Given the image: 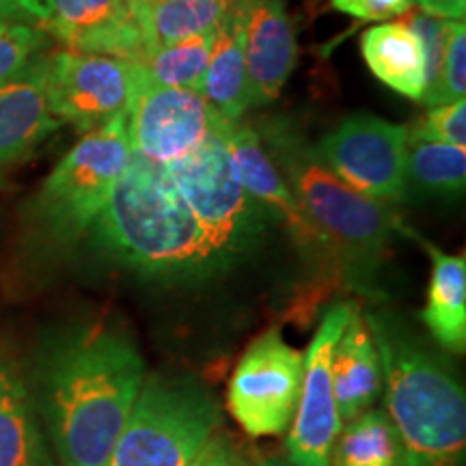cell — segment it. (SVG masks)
<instances>
[{
  "label": "cell",
  "instance_id": "obj_2",
  "mask_svg": "<svg viewBox=\"0 0 466 466\" xmlns=\"http://www.w3.org/2000/svg\"><path fill=\"white\" fill-rule=\"evenodd\" d=\"M89 236L110 261L160 283H197L231 264L209 242L160 162L130 156Z\"/></svg>",
  "mask_w": 466,
  "mask_h": 466
},
{
  "label": "cell",
  "instance_id": "obj_1",
  "mask_svg": "<svg viewBox=\"0 0 466 466\" xmlns=\"http://www.w3.org/2000/svg\"><path fill=\"white\" fill-rule=\"evenodd\" d=\"M145 380L137 343L116 326L80 330L52 350L35 400L58 466H106Z\"/></svg>",
  "mask_w": 466,
  "mask_h": 466
},
{
  "label": "cell",
  "instance_id": "obj_12",
  "mask_svg": "<svg viewBox=\"0 0 466 466\" xmlns=\"http://www.w3.org/2000/svg\"><path fill=\"white\" fill-rule=\"evenodd\" d=\"M229 147L244 188L266 209L270 220H277L285 227L302 259L313 270H318L319 277H333L341 281L333 248H330L324 233L302 212L296 197L291 195L288 182L268 156L259 132L242 124V121H231Z\"/></svg>",
  "mask_w": 466,
  "mask_h": 466
},
{
  "label": "cell",
  "instance_id": "obj_30",
  "mask_svg": "<svg viewBox=\"0 0 466 466\" xmlns=\"http://www.w3.org/2000/svg\"><path fill=\"white\" fill-rule=\"evenodd\" d=\"M330 5L341 14L363 22H382L412 9V0H330Z\"/></svg>",
  "mask_w": 466,
  "mask_h": 466
},
{
  "label": "cell",
  "instance_id": "obj_9",
  "mask_svg": "<svg viewBox=\"0 0 466 466\" xmlns=\"http://www.w3.org/2000/svg\"><path fill=\"white\" fill-rule=\"evenodd\" d=\"M305 354L283 339L281 330L261 333L238 360L227 404L248 436L288 432L299 408Z\"/></svg>",
  "mask_w": 466,
  "mask_h": 466
},
{
  "label": "cell",
  "instance_id": "obj_33",
  "mask_svg": "<svg viewBox=\"0 0 466 466\" xmlns=\"http://www.w3.org/2000/svg\"><path fill=\"white\" fill-rule=\"evenodd\" d=\"M425 14H432L436 17H445V0H417Z\"/></svg>",
  "mask_w": 466,
  "mask_h": 466
},
{
  "label": "cell",
  "instance_id": "obj_8",
  "mask_svg": "<svg viewBox=\"0 0 466 466\" xmlns=\"http://www.w3.org/2000/svg\"><path fill=\"white\" fill-rule=\"evenodd\" d=\"M147 86L145 67L126 58L61 50L46 63L50 113L80 132L130 113Z\"/></svg>",
  "mask_w": 466,
  "mask_h": 466
},
{
  "label": "cell",
  "instance_id": "obj_4",
  "mask_svg": "<svg viewBox=\"0 0 466 466\" xmlns=\"http://www.w3.org/2000/svg\"><path fill=\"white\" fill-rule=\"evenodd\" d=\"M264 138L272 151L268 156L288 182L291 195L333 248L341 281L370 294L401 220L389 206L341 182L318 158L316 149L307 147L299 134L285 130V126L270 127Z\"/></svg>",
  "mask_w": 466,
  "mask_h": 466
},
{
  "label": "cell",
  "instance_id": "obj_29",
  "mask_svg": "<svg viewBox=\"0 0 466 466\" xmlns=\"http://www.w3.org/2000/svg\"><path fill=\"white\" fill-rule=\"evenodd\" d=\"M451 20H441L432 14H425V11H408V22L404 25L410 28L412 33L421 39L423 52H425V63H428V89L425 96L434 89L439 83L442 58H445V44H447V31H450ZM425 100V97H423Z\"/></svg>",
  "mask_w": 466,
  "mask_h": 466
},
{
  "label": "cell",
  "instance_id": "obj_36",
  "mask_svg": "<svg viewBox=\"0 0 466 466\" xmlns=\"http://www.w3.org/2000/svg\"><path fill=\"white\" fill-rule=\"evenodd\" d=\"M130 7H143V5H154V3H160V0H126Z\"/></svg>",
  "mask_w": 466,
  "mask_h": 466
},
{
  "label": "cell",
  "instance_id": "obj_6",
  "mask_svg": "<svg viewBox=\"0 0 466 466\" xmlns=\"http://www.w3.org/2000/svg\"><path fill=\"white\" fill-rule=\"evenodd\" d=\"M220 425V406L199 380L145 376L106 466H190Z\"/></svg>",
  "mask_w": 466,
  "mask_h": 466
},
{
  "label": "cell",
  "instance_id": "obj_32",
  "mask_svg": "<svg viewBox=\"0 0 466 466\" xmlns=\"http://www.w3.org/2000/svg\"><path fill=\"white\" fill-rule=\"evenodd\" d=\"M22 17H31L37 25H46L52 14V0H9Z\"/></svg>",
  "mask_w": 466,
  "mask_h": 466
},
{
  "label": "cell",
  "instance_id": "obj_13",
  "mask_svg": "<svg viewBox=\"0 0 466 466\" xmlns=\"http://www.w3.org/2000/svg\"><path fill=\"white\" fill-rule=\"evenodd\" d=\"M214 108L203 93L171 86H147L130 110L134 154L168 165L203 141Z\"/></svg>",
  "mask_w": 466,
  "mask_h": 466
},
{
  "label": "cell",
  "instance_id": "obj_23",
  "mask_svg": "<svg viewBox=\"0 0 466 466\" xmlns=\"http://www.w3.org/2000/svg\"><path fill=\"white\" fill-rule=\"evenodd\" d=\"M329 466H410V462L387 412L370 408L341 425Z\"/></svg>",
  "mask_w": 466,
  "mask_h": 466
},
{
  "label": "cell",
  "instance_id": "obj_16",
  "mask_svg": "<svg viewBox=\"0 0 466 466\" xmlns=\"http://www.w3.org/2000/svg\"><path fill=\"white\" fill-rule=\"evenodd\" d=\"M46 63L39 56L20 76L0 86V173L26 158L61 121L50 113Z\"/></svg>",
  "mask_w": 466,
  "mask_h": 466
},
{
  "label": "cell",
  "instance_id": "obj_7",
  "mask_svg": "<svg viewBox=\"0 0 466 466\" xmlns=\"http://www.w3.org/2000/svg\"><path fill=\"white\" fill-rule=\"evenodd\" d=\"M130 156V113L85 132L35 199V218L46 236L61 244L86 236Z\"/></svg>",
  "mask_w": 466,
  "mask_h": 466
},
{
  "label": "cell",
  "instance_id": "obj_17",
  "mask_svg": "<svg viewBox=\"0 0 466 466\" xmlns=\"http://www.w3.org/2000/svg\"><path fill=\"white\" fill-rule=\"evenodd\" d=\"M330 376L341 423L370 410L382 391V367L374 335L354 305L330 357Z\"/></svg>",
  "mask_w": 466,
  "mask_h": 466
},
{
  "label": "cell",
  "instance_id": "obj_24",
  "mask_svg": "<svg viewBox=\"0 0 466 466\" xmlns=\"http://www.w3.org/2000/svg\"><path fill=\"white\" fill-rule=\"evenodd\" d=\"M466 151L442 143L408 138L406 199L453 201L464 195Z\"/></svg>",
  "mask_w": 466,
  "mask_h": 466
},
{
  "label": "cell",
  "instance_id": "obj_35",
  "mask_svg": "<svg viewBox=\"0 0 466 466\" xmlns=\"http://www.w3.org/2000/svg\"><path fill=\"white\" fill-rule=\"evenodd\" d=\"M259 466H294L289 462V460H283V458H270V460H264Z\"/></svg>",
  "mask_w": 466,
  "mask_h": 466
},
{
  "label": "cell",
  "instance_id": "obj_31",
  "mask_svg": "<svg viewBox=\"0 0 466 466\" xmlns=\"http://www.w3.org/2000/svg\"><path fill=\"white\" fill-rule=\"evenodd\" d=\"M190 466H253V462L236 439L225 432H214Z\"/></svg>",
  "mask_w": 466,
  "mask_h": 466
},
{
  "label": "cell",
  "instance_id": "obj_11",
  "mask_svg": "<svg viewBox=\"0 0 466 466\" xmlns=\"http://www.w3.org/2000/svg\"><path fill=\"white\" fill-rule=\"evenodd\" d=\"M357 302H335L326 309L305 352L299 408L288 430V460L294 466H329L333 442L341 430L330 357Z\"/></svg>",
  "mask_w": 466,
  "mask_h": 466
},
{
  "label": "cell",
  "instance_id": "obj_14",
  "mask_svg": "<svg viewBox=\"0 0 466 466\" xmlns=\"http://www.w3.org/2000/svg\"><path fill=\"white\" fill-rule=\"evenodd\" d=\"M240 11L250 106H266L281 96L299 61L296 33L283 0H242Z\"/></svg>",
  "mask_w": 466,
  "mask_h": 466
},
{
  "label": "cell",
  "instance_id": "obj_3",
  "mask_svg": "<svg viewBox=\"0 0 466 466\" xmlns=\"http://www.w3.org/2000/svg\"><path fill=\"white\" fill-rule=\"evenodd\" d=\"M380 354L389 419L410 466H464L466 395L451 365L389 313H363Z\"/></svg>",
  "mask_w": 466,
  "mask_h": 466
},
{
  "label": "cell",
  "instance_id": "obj_34",
  "mask_svg": "<svg viewBox=\"0 0 466 466\" xmlns=\"http://www.w3.org/2000/svg\"><path fill=\"white\" fill-rule=\"evenodd\" d=\"M0 17H22L20 11H17L9 0H0Z\"/></svg>",
  "mask_w": 466,
  "mask_h": 466
},
{
  "label": "cell",
  "instance_id": "obj_19",
  "mask_svg": "<svg viewBox=\"0 0 466 466\" xmlns=\"http://www.w3.org/2000/svg\"><path fill=\"white\" fill-rule=\"evenodd\" d=\"M0 466H58L25 380L0 357Z\"/></svg>",
  "mask_w": 466,
  "mask_h": 466
},
{
  "label": "cell",
  "instance_id": "obj_27",
  "mask_svg": "<svg viewBox=\"0 0 466 466\" xmlns=\"http://www.w3.org/2000/svg\"><path fill=\"white\" fill-rule=\"evenodd\" d=\"M466 26L464 20H451L450 31H447L445 44V58H442V67L439 83L432 91L425 96V106L434 108L441 104H451L464 100L466 93Z\"/></svg>",
  "mask_w": 466,
  "mask_h": 466
},
{
  "label": "cell",
  "instance_id": "obj_10",
  "mask_svg": "<svg viewBox=\"0 0 466 466\" xmlns=\"http://www.w3.org/2000/svg\"><path fill=\"white\" fill-rule=\"evenodd\" d=\"M408 127L371 113H354L316 147L341 182L382 206L406 199Z\"/></svg>",
  "mask_w": 466,
  "mask_h": 466
},
{
  "label": "cell",
  "instance_id": "obj_18",
  "mask_svg": "<svg viewBox=\"0 0 466 466\" xmlns=\"http://www.w3.org/2000/svg\"><path fill=\"white\" fill-rule=\"evenodd\" d=\"M428 250L432 259V275L428 285L421 319L430 335L442 350L451 354H464L466 350V259L464 255H451L434 247L432 242L417 236L415 231L400 227Z\"/></svg>",
  "mask_w": 466,
  "mask_h": 466
},
{
  "label": "cell",
  "instance_id": "obj_25",
  "mask_svg": "<svg viewBox=\"0 0 466 466\" xmlns=\"http://www.w3.org/2000/svg\"><path fill=\"white\" fill-rule=\"evenodd\" d=\"M212 42L214 31L151 50L141 61L149 86H171V89L201 93Z\"/></svg>",
  "mask_w": 466,
  "mask_h": 466
},
{
  "label": "cell",
  "instance_id": "obj_5",
  "mask_svg": "<svg viewBox=\"0 0 466 466\" xmlns=\"http://www.w3.org/2000/svg\"><path fill=\"white\" fill-rule=\"evenodd\" d=\"M229 124L214 110L203 141L165 167L209 242L233 264L259 247L272 220L244 188L231 156Z\"/></svg>",
  "mask_w": 466,
  "mask_h": 466
},
{
  "label": "cell",
  "instance_id": "obj_28",
  "mask_svg": "<svg viewBox=\"0 0 466 466\" xmlns=\"http://www.w3.org/2000/svg\"><path fill=\"white\" fill-rule=\"evenodd\" d=\"M408 138L428 143H442L462 147L466 145V102L458 100L451 104L434 106L419 124L408 127Z\"/></svg>",
  "mask_w": 466,
  "mask_h": 466
},
{
  "label": "cell",
  "instance_id": "obj_21",
  "mask_svg": "<svg viewBox=\"0 0 466 466\" xmlns=\"http://www.w3.org/2000/svg\"><path fill=\"white\" fill-rule=\"evenodd\" d=\"M242 3V0H240ZM240 3L214 31L201 93L209 106L229 121H242L250 106V89L242 46Z\"/></svg>",
  "mask_w": 466,
  "mask_h": 466
},
{
  "label": "cell",
  "instance_id": "obj_26",
  "mask_svg": "<svg viewBox=\"0 0 466 466\" xmlns=\"http://www.w3.org/2000/svg\"><path fill=\"white\" fill-rule=\"evenodd\" d=\"M44 28L20 17H0V86L20 76L42 55Z\"/></svg>",
  "mask_w": 466,
  "mask_h": 466
},
{
  "label": "cell",
  "instance_id": "obj_20",
  "mask_svg": "<svg viewBox=\"0 0 466 466\" xmlns=\"http://www.w3.org/2000/svg\"><path fill=\"white\" fill-rule=\"evenodd\" d=\"M360 52L367 67L380 83L391 86L400 96L423 102L428 89V63L421 39L404 22H387L365 31Z\"/></svg>",
  "mask_w": 466,
  "mask_h": 466
},
{
  "label": "cell",
  "instance_id": "obj_22",
  "mask_svg": "<svg viewBox=\"0 0 466 466\" xmlns=\"http://www.w3.org/2000/svg\"><path fill=\"white\" fill-rule=\"evenodd\" d=\"M238 3L240 0H160L130 9L137 15L149 55L156 48L217 31Z\"/></svg>",
  "mask_w": 466,
  "mask_h": 466
},
{
  "label": "cell",
  "instance_id": "obj_15",
  "mask_svg": "<svg viewBox=\"0 0 466 466\" xmlns=\"http://www.w3.org/2000/svg\"><path fill=\"white\" fill-rule=\"evenodd\" d=\"M67 50L141 63L147 46L126 0H52L44 25Z\"/></svg>",
  "mask_w": 466,
  "mask_h": 466
}]
</instances>
